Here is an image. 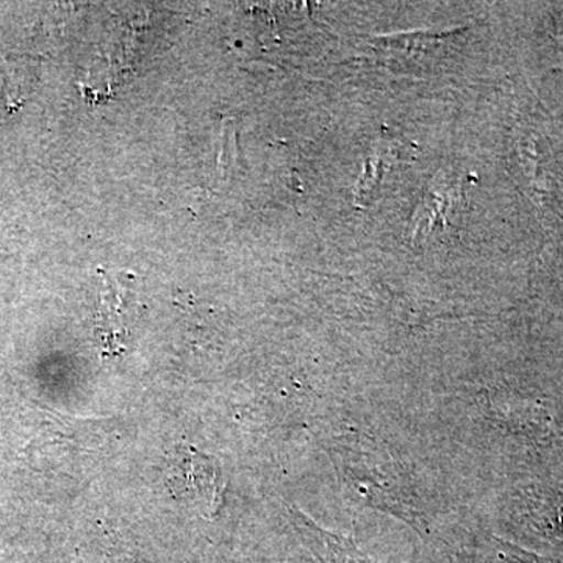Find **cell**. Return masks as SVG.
Masks as SVG:
<instances>
[{"label": "cell", "instance_id": "obj_1", "mask_svg": "<svg viewBox=\"0 0 563 563\" xmlns=\"http://www.w3.org/2000/svg\"><path fill=\"white\" fill-rule=\"evenodd\" d=\"M288 514L302 543L321 563H377L363 553L350 537L321 528L298 507L290 506Z\"/></svg>", "mask_w": 563, "mask_h": 563}, {"label": "cell", "instance_id": "obj_2", "mask_svg": "<svg viewBox=\"0 0 563 563\" xmlns=\"http://www.w3.org/2000/svg\"><path fill=\"white\" fill-rule=\"evenodd\" d=\"M179 472L185 483L181 484V490L192 493L195 495L192 498L201 504L203 509L217 512L225 487L224 476L218 462L209 455L190 450L180 462Z\"/></svg>", "mask_w": 563, "mask_h": 563}]
</instances>
